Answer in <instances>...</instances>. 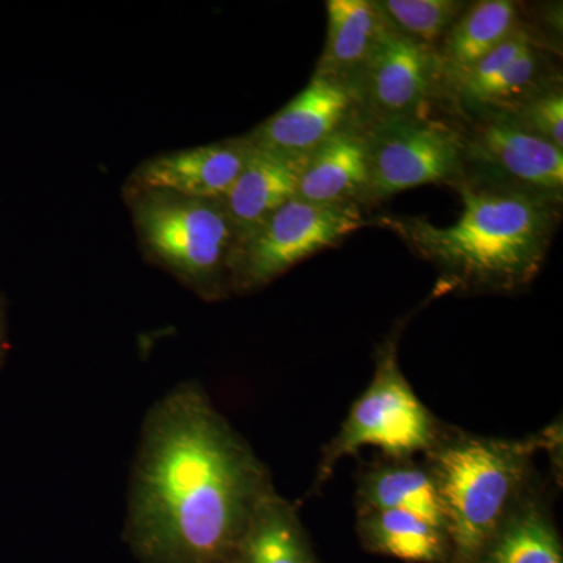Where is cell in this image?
Wrapping results in <instances>:
<instances>
[{"label":"cell","mask_w":563,"mask_h":563,"mask_svg":"<svg viewBox=\"0 0 563 563\" xmlns=\"http://www.w3.org/2000/svg\"><path fill=\"white\" fill-rule=\"evenodd\" d=\"M268 466L211 402L184 383L151 407L128 495L125 539L144 563H239Z\"/></svg>","instance_id":"obj_1"},{"label":"cell","mask_w":563,"mask_h":563,"mask_svg":"<svg viewBox=\"0 0 563 563\" xmlns=\"http://www.w3.org/2000/svg\"><path fill=\"white\" fill-rule=\"evenodd\" d=\"M462 213L451 225L383 214L372 224L395 233L439 273L433 295H512L542 272L562 217V199L472 179L453 185Z\"/></svg>","instance_id":"obj_2"},{"label":"cell","mask_w":563,"mask_h":563,"mask_svg":"<svg viewBox=\"0 0 563 563\" xmlns=\"http://www.w3.org/2000/svg\"><path fill=\"white\" fill-rule=\"evenodd\" d=\"M555 422L525 439L476 435L446 426L424 454L450 542V563H477L515 501L536 476V455L562 450Z\"/></svg>","instance_id":"obj_3"},{"label":"cell","mask_w":563,"mask_h":563,"mask_svg":"<svg viewBox=\"0 0 563 563\" xmlns=\"http://www.w3.org/2000/svg\"><path fill=\"white\" fill-rule=\"evenodd\" d=\"M398 336L385 340L376 352L372 383L352 404L335 437L322 448L313 492L331 479L343 459L376 448L384 457L413 459L431 451L446 428L418 398L404 376Z\"/></svg>","instance_id":"obj_4"},{"label":"cell","mask_w":563,"mask_h":563,"mask_svg":"<svg viewBox=\"0 0 563 563\" xmlns=\"http://www.w3.org/2000/svg\"><path fill=\"white\" fill-rule=\"evenodd\" d=\"M135 222L152 254L192 290L206 299L229 295L236 236L221 201L143 191Z\"/></svg>","instance_id":"obj_5"},{"label":"cell","mask_w":563,"mask_h":563,"mask_svg":"<svg viewBox=\"0 0 563 563\" xmlns=\"http://www.w3.org/2000/svg\"><path fill=\"white\" fill-rule=\"evenodd\" d=\"M372 224L358 206H324L291 199L261 228L236 244L231 291L258 290L318 252L329 250Z\"/></svg>","instance_id":"obj_6"},{"label":"cell","mask_w":563,"mask_h":563,"mask_svg":"<svg viewBox=\"0 0 563 563\" xmlns=\"http://www.w3.org/2000/svg\"><path fill=\"white\" fill-rule=\"evenodd\" d=\"M368 140L369 206L422 185L453 187L466 176L465 135L457 122L433 117L363 124Z\"/></svg>","instance_id":"obj_7"},{"label":"cell","mask_w":563,"mask_h":563,"mask_svg":"<svg viewBox=\"0 0 563 563\" xmlns=\"http://www.w3.org/2000/svg\"><path fill=\"white\" fill-rule=\"evenodd\" d=\"M362 124L432 117L448 101L442 62L433 47L387 29L352 87Z\"/></svg>","instance_id":"obj_8"},{"label":"cell","mask_w":563,"mask_h":563,"mask_svg":"<svg viewBox=\"0 0 563 563\" xmlns=\"http://www.w3.org/2000/svg\"><path fill=\"white\" fill-rule=\"evenodd\" d=\"M463 135L465 177L562 199L563 151L526 131L509 114L470 118Z\"/></svg>","instance_id":"obj_9"},{"label":"cell","mask_w":563,"mask_h":563,"mask_svg":"<svg viewBox=\"0 0 563 563\" xmlns=\"http://www.w3.org/2000/svg\"><path fill=\"white\" fill-rule=\"evenodd\" d=\"M355 114L354 96L340 81L313 74L309 85L287 106L246 135L261 150L309 157Z\"/></svg>","instance_id":"obj_10"},{"label":"cell","mask_w":563,"mask_h":563,"mask_svg":"<svg viewBox=\"0 0 563 563\" xmlns=\"http://www.w3.org/2000/svg\"><path fill=\"white\" fill-rule=\"evenodd\" d=\"M250 151L251 144L243 136L169 152L144 163L136 184L143 191L221 201L243 172Z\"/></svg>","instance_id":"obj_11"},{"label":"cell","mask_w":563,"mask_h":563,"mask_svg":"<svg viewBox=\"0 0 563 563\" xmlns=\"http://www.w3.org/2000/svg\"><path fill=\"white\" fill-rule=\"evenodd\" d=\"M368 140L357 117L310 155L296 199L324 206H369Z\"/></svg>","instance_id":"obj_12"},{"label":"cell","mask_w":563,"mask_h":563,"mask_svg":"<svg viewBox=\"0 0 563 563\" xmlns=\"http://www.w3.org/2000/svg\"><path fill=\"white\" fill-rule=\"evenodd\" d=\"M309 157H290L251 144L243 172L221 199L235 231L236 244L261 228L274 211L296 198Z\"/></svg>","instance_id":"obj_13"},{"label":"cell","mask_w":563,"mask_h":563,"mask_svg":"<svg viewBox=\"0 0 563 563\" xmlns=\"http://www.w3.org/2000/svg\"><path fill=\"white\" fill-rule=\"evenodd\" d=\"M477 563H563L547 485L539 476L515 501Z\"/></svg>","instance_id":"obj_14"},{"label":"cell","mask_w":563,"mask_h":563,"mask_svg":"<svg viewBox=\"0 0 563 563\" xmlns=\"http://www.w3.org/2000/svg\"><path fill=\"white\" fill-rule=\"evenodd\" d=\"M328 35L314 74L354 87L387 24L373 0H328Z\"/></svg>","instance_id":"obj_15"},{"label":"cell","mask_w":563,"mask_h":563,"mask_svg":"<svg viewBox=\"0 0 563 563\" xmlns=\"http://www.w3.org/2000/svg\"><path fill=\"white\" fill-rule=\"evenodd\" d=\"M355 506L357 512L404 510L444 529L442 504L432 474L424 462L413 459L384 457L362 470Z\"/></svg>","instance_id":"obj_16"},{"label":"cell","mask_w":563,"mask_h":563,"mask_svg":"<svg viewBox=\"0 0 563 563\" xmlns=\"http://www.w3.org/2000/svg\"><path fill=\"white\" fill-rule=\"evenodd\" d=\"M525 25L520 5L512 0L468 2L437 47L448 85L487 57Z\"/></svg>","instance_id":"obj_17"},{"label":"cell","mask_w":563,"mask_h":563,"mask_svg":"<svg viewBox=\"0 0 563 563\" xmlns=\"http://www.w3.org/2000/svg\"><path fill=\"white\" fill-rule=\"evenodd\" d=\"M357 531L374 553L410 563H450V542L440 526L404 510L357 512Z\"/></svg>","instance_id":"obj_18"},{"label":"cell","mask_w":563,"mask_h":563,"mask_svg":"<svg viewBox=\"0 0 563 563\" xmlns=\"http://www.w3.org/2000/svg\"><path fill=\"white\" fill-rule=\"evenodd\" d=\"M239 563H320L298 509L279 492L265 496L252 515Z\"/></svg>","instance_id":"obj_19"},{"label":"cell","mask_w":563,"mask_h":563,"mask_svg":"<svg viewBox=\"0 0 563 563\" xmlns=\"http://www.w3.org/2000/svg\"><path fill=\"white\" fill-rule=\"evenodd\" d=\"M390 31L437 49L468 2L462 0H373Z\"/></svg>","instance_id":"obj_20"},{"label":"cell","mask_w":563,"mask_h":563,"mask_svg":"<svg viewBox=\"0 0 563 563\" xmlns=\"http://www.w3.org/2000/svg\"><path fill=\"white\" fill-rule=\"evenodd\" d=\"M521 128L563 151V88L562 80L536 92L509 111Z\"/></svg>","instance_id":"obj_21"},{"label":"cell","mask_w":563,"mask_h":563,"mask_svg":"<svg viewBox=\"0 0 563 563\" xmlns=\"http://www.w3.org/2000/svg\"><path fill=\"white\" fill-rule=\"evenodd\" d=\"M2 347H3V324H2V313H0V357H2Z\"/></svg>","instance_id":"obj_22"}]
</instances>
